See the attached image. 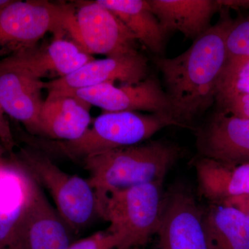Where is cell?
Masks as SVG:
<instances>
[{
  "mask_svg": "<svg viewBox=\"0 0 249 249\" xmlns=\"http://www.w3.org/2000/svg\"><path fill=\"white\" fill-rule=\"evenodd\" d=\"M76 14V8L66 3L13 0L0 11V57L35 47L49 33L54 38L70 34L80 45Z\"/></svg>",
  "mask_w": 249,
  "mask_h": 249,
  "instance_id": "4",
  "label": "cell"
},
{
  "mask_svg": "<svg viewBox=\"0 0 249 249\" xmlns=\"http://www.w3.org/2000/svg\"><path fill=\"white\" fill-rule=\"evenodd\" d=\"M195 167L199 193L211 204L249 195V163L225 164L200 157Z\"/></svg>",
  "mask_w": 249,
  "mask_h": 249,
  "instance_id": "18",
  "label": "cell"
},
{
  "mask_svg": "<svg viewBox=\"0 0 249 249\" xmlns=\"http://www.w3.org/2000/svg\"><path fill=\"white\" fill-rule=\"evenodd\" d=\"M157 249H208L201 209L191 193L175 188L165 194Z\"/></svg>",
  "mask_w": 249,
  "mask_h": 249,
  "instance_id": "10",
  "label": "cell"
},
{
  "mask_svg": "<svg viewBox=\"0 0 249 249\" xmlns=\"http://www.w3.org/2000/svg\"><path fill=\"white\" fill-rule=\"evenodd\" d=\"M181 155L175 144L152 141L90 156L83 161L98 206L111 192L164 181Z\"/></svg>",
  "mask_w": 249,
  "mask_h": 249,
  "instance_id": "2",
  "label": "cell"
},
{
  "mask_svg": "<svg viewBox=\"0 0 249 249\" xmlns=\"http://www.w3.org/2000/svg\"><path fill=\"white\" fill-rule=\"evenodd\" d=\"M124 23L138 42L160 55L168 34L152 13L147 0H97Z\"/></svg>",
  "mask_w": 249,
  "mask_h": 249,
  "instance_id": "20",
  "label": "cell"
},
{
  "mask_svg": "<svg viewBox=\"0 0 249 249\" xmlns=\"http://www.w3.org/2000/svg\"><path fill=\"white\" fill-rule=\"evenodd\" d=\"M77 3L80 46L88 53L113 57L139 52L133 34L106 6L98 1Z\"/></svg>",
  "mask_w": 249,
  "mask_h": 249,
  "instance_id": "9",
  "label": "cell"
},
{
  "mask_svg": "<svg viewBox=\"0 0 249 249\" xmlns=\"http://www.w3.org/2000/svg\"><path fill=\"white\" fill-rule=\"evenodd\" d=\"M12 155L49 192L55 209L72 232L83 230L98 214L96 194L88 180L63 171L45 154L33 147Z\"/></svg>",
  "mask_w": 249,
  "mask_h": 249,
  "instance_id": "6",
  "label": "cell"
},
{
  "mask_svg": "<svg viewBox=\"0 0 249 249\" xmlns=\"http://www.w3.org/2000/svg\"><path fill=\"white\" fill-rule=\"evenodd\" d=\"M223 204L229 205V206L240 210L241 212L247 214L249 217V195L232 198V199L226 201Z\"/></svg>",
  "mask_w": 249,
  "mask_h": 249,
  "instance_id": "26",
  "label": "cell"
},
{
  "mask_svg": "<svg viewBox=\"0 0 249 249\" xmlns=\"http://www.w3.org/2000/svg\"><path fill=\"white\" fill-rule=\"evenodd\" d=\"M231 22L222 18L178 56L154 59L180 127L190 128L196 118L215 102L218 83L227 61L226 36Z\"/></svg>",
  "mask_w": 249,
  "mask_h": 249,
  "instance_id": "1",
  "label": "cell"
},
{
  "mask_svg": "<svg viewBox=\"0 0 249 249\" xmlns=\"http://www.w3.org/2000/svg\"><path fill=\"white\" fill-rule=\"evenodd\" d=\"M36 78H62L94 60L74 41L54 38L49 44L37 45L5 58Z\"/></svg>",
  "mask_w": 249,
  "mask_h": 249,
  "instance_id": "14",
  "label": "cell"
},
{
  "mask_svg": "<svg viewBox=\"0 0 249 249\" xmlns=\"http://www.w3.org/2000/svg\"><path fill=\"white\" fill-rule=\"evenodd\" d=\"M208 249H249V217L224 204L203 210Z\"/></svg>",
  "mask_w": 249,
  "mask_h": 249,
  "instance_id": "19",
  "label": "cell"
},
{
  "mask_svg": "<svg viewBox=\"0 0 249 249\" xmlns=\"http://www.w3.org/2000/svg\"><path fill=\"white\" fill-rule=\"evenodd\" d=\"M91 106L73 95L48 91L40 114L42 138L71 142L89 128Z\"/></svg>",
  "mask_w": 249,
  "mask_h": 249,
  "instance_id": "15",
  "label": "cell"
},
{
  "mask_svg": "<svg viewBox=\"0 0 249 249\" xmlns=\"http://www.w3.org/2000/svg\"><path fill=\"white\" fill-rule=\"evenodd\" d=\"M249 93V60L227 61L218 83L217 104L239 95Z\"/></svg>",
  "mask_w": 249,
  "mask_h": 249,
  "instance_id": "21",
  "label": "cell"
},
{
  "mask_svg": "<svg viewBox=\"0 0 249 249\" xmlns=\"http://www.w3.org/2000/svg\"><path fill=\"white\" fill-rule=\"evenodd\" d=\"M45 83L6 58L0 60V107L35 137H42L40 114Z\"/></svg>",
  "mask_w": 249,
  "mask_h": 249,
  "instance_id": "11",
  "label": "cell"
},
{
  "mask_svg": "<svg viewBox=\"0 0 249 249\" xmlns=\"http://www.w3.org/2000/svg\"><path fill=\"white\" fill-rule=\"evenodd\" d=\"M147 72V60L139 52L94 59L68 76L45 82V89L67 93L116 81L123 84H135L145 80Z\"/></svg>",
  "mask_w": 249,
  "mask_h": 249,
  "instance_id": "12",
  "label": "cell"
},
{
  "mask_svg": "<svg viewBox=\"0 0 249 249\" xmlns=\"http://www.w3.org/2000/svg\"><path fill=\"white\" fill-rule=\"evenodd\" d=\"M31 177L14 156L0 164V249H7L15 227L27 206Z\"/></svg>",
  "mask_w": 249,
  "mask_h": 249,
  "instance_id": "17",
  "label": "cell"
},
{
  "mask_svg": "<svg viewBox=\"0 0 249 249\" xmlns=\"http://www.w3.org/2000/svg\"><path fill=\"white\" fill-rule=\"evenodd\" d=\"M200 157L229 165L249 163V119L218 111L196 131Z\"/></svg>",
  "mask_w": 249,
  "mask_h": 249,
  "instance_id": "13",
  "label": "cell"
},
{
  "mask_svg": "<svg viewBox=\"0 0 249 249\" xmlns=\"http://www.w3.org/2000/svg\"><path fill=\"white\" fill-rule=\"evenodd\" d=\"M119 244V237L107 229L73 242L67 249H117Z\"/></svg>",
  "mask_w": 249,
  "mask_h": 249,
  "instance_id": "23",
  "label": "cell"
},
{
  "mask_svg": "<svg viewBox=\"0 0 249 249\" xmlns=\"http://www.w3.org/2000/svg\"><path fill=\"white\" fill-rule=\"evenodd\" d=\"M227 61L249 60V19L232 23L225 40Z\"/></svg>",
  "mask_w": 249,
  "mask_h": 249,
  "instance_id": "22",
  "label": "cell"
},
{
  "mask_svg": "<svg viewBox=\"0 0 249 249\" xmlns=\"http://www.w3.org/2000/svg\"><path fill=\"white\" fill-rule=\"evenodd\" d=\"M0 142L6 151L13 154L16 143L9 123L5 118L4 111L0 107Z\"/></svg>",
  "mask_w": 249,
  "mask_h": 249,
  "instance_id": "25",
  "label": "cell"
},
{
  "mask_svg": "<svg viewBox=\"0 0 249 249\" xmlns=\"http://www.w3.org/2000/svg\"><path fill=\"white\" fill-rule=\"evenodd\" d=\"M72 232L31 177L29 200L7 249H67L73 242Z\"/></svg>",
  "mask_w": 249,
  "mask_h": 249,
  "instance_id": "7",
  "label": "cell"
},
{
  "mask_svg": "<svg viewBox=\"0 0 249 249\" xmlns=\"http://www.w3.org/2000/svg\"><path fill=\"white\" fill-rule=\"evenodd\" d=\"M62 93L76 96L91 106L101 108L104 112L147 111L175 121L168 95L154 77H147L135 84L115 86L114 83H105Z\"/></svg>",
  "mask_w": 249,
  "mask_h": 249,
  "instance_id": "8",
  "label": "cell"
},
{
  "mask_svg": "<svg viewBox=\"0 0 249 249\" xmlns=\"http://www.w3.org/2000/svg\"><path fill=\"white\" fill-rule=\"evenodd\" d=\"M168 126L179 127L171 118L160 114L137 111L103 112L76 140L62 142L25 135L24 138L31 147L70 160H83L90 156L142 143Z\"/></svg>",
  "mask_w": 249,
  "mask_h": 249,
  "instance_id": "3",
  "label": "cell"
},
{
  "mask_svg": "<svg viewBox=\"0 0 249 249\" xmlns=\"http://www.w3.org/2000/svg\"><path fill=\"white\" fill-rule=\"evenodd\" d=\"M219 111L249 119V93L239 95L219 103Z\"/></svg>",
  "mask_w": 249,
  "mask_h": 249,
  "instance_id": "24",
  "label": "cell"
},
{
  "mask_svg": "<svg viewBox=\"0 0 249 249\" xmlns=\"http://www.w3.org/2000/svg\"><path fill=\"white\" fill-rule=\"evenodd\" d=\"M163 181L111 192L97 206L98 215L120 240L117 249L145 245L160 227L165 193Z\"/></svg>",
  "mask_w": 249,
  "mask_h": 249,
  "instance_id": "5",
  "label": "cell"
},
{
  "mask_svg": "<svg viewBox=\"0 0 249 249\" xmlns=\"http://www.w3.org/2000/svg\"><path fill=\"white\" fill-rule=\"evenodd\" d=\"M150 9L167 34L181 33L197 38L211 28L214 13L222 6L213 0H147Z\"/></svg>",
  "mask_w": 249,
  "mask_h": 249,
  "instance_id": "16",
  "label": "cell"
},
{
  "mask_svg": "<svg viewBox=\"0 0 249 249\" xmlns=\"http://www.w3.org/2000/svg\"><path fill=\"white\" fill-rule=\"evenodd\" d=\"M12 1L13 0H0V11L9 6Z\"/></svg>",
  "mask_w": 249,
  "mask_h": 249,
  "instance_id": "27",
  "label": "cell"
}]
</instances>
